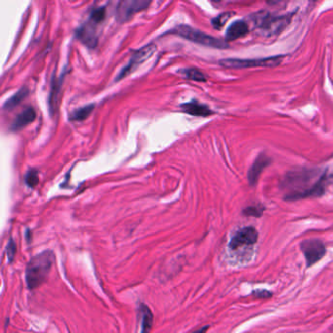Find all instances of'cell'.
I'll use <instances>...</instances> for the list:
<instances>
[{
    "mask_svg": "<svg viewBox=\"0 0 333 333\" xmlns=\"http://www.w3.org/2000/svg\"><path fill=\"white\" fill-rule=\"evenodd\" d=\"M180 108L183 113L190 116L208 117L214 114L207 105H204L197 101L185 103L180 106Z\"/></svg>",
    "mask_w": 333,
    "mask_h": 333,
    "instance_id": "obj_12",
    "label": "cell"
},
{
    "mask_svg": "<svg viewBox=\"0 0 333 333\" xmlns=\"http://www.w3.org/2000/svg\"><path fill=\"white\" fill-rule=\"evenodd\" d=\"M77 37L90 48H94L98 44V36H97L96 27L91 22L83 25L77 30Z\"/></svg>",
    "mask_w": 333,
    "mask_h": 333,
    "instance_id": "obj_11",
    "label": "cell"
},
{
    "mask_svg": "<svg viewBox=\"0 0 333 333\" xmlns=\"http://www.w3.org/2000/svg\"><path fill=\"white\" fill-rule=\"evenodd\" d=\"M321 175L318 172L313 171H297L286 175V178L284 180V188L288 192L285 199L295 201L322 194L324 191V176L312 182V180L317 179Z\"/></svg>",
    "mask_w": 333,
    "mask_h": 333,
    "instance_id": "obj_1",
    "label": "cell"
},
{
    "mask_svg": "<svg viewBox=\"0 0 333 333\" xmlns=\"http://www.w3.org/2000/svg\"><path fill=\"white\" fill-rule=\"evenodd\" d=\"M150 1L145 0H125L118 3L116 8V20L119 23H125L135 14L146 9Z\"/></svg>",
    "mask_w": 333,
    "mask_h": 333,
    "instance_id": "obj_7",
    "label": "cell"
},
{
    "mask_svg": "<svg viewBox=\"0 0 333 333\" xmlns=\"http://www.w3.org/2000/svg\"><path fill=\"white\" fill-rule=\"evenodd\" d=\"M249 30L248 25L245 21L239 20L233 22L226 30L225 34V41H233L236 39H241L247 36Z\"/></svg>",
    "mask_w": 333,
    "mask_h": 333,
    "instance_id": "obj_13",
    "label": "cell"
},
{
    "mask_svg": "<svg viewBox=\"0 0 333 333\" xmlns=\"http://www.w3.org/2000/svg\"><path fill=\"white\" fill-rule=\"evenodd\" d=\"M254 295H256L259 298H268V297L271 296V293L268 292V291L261 290V291H256V292H254Z\"/></svg>",
    "mask_w": 333,
    "mask_h": 333,
    "instance_id": "obj_24",
    "label": "cell"
},
{
    "mask_svg": "<svg viewBox=\"0 0 333 333\" xmlns=\"http://www.w3.org/2000/svg\"><path fill=\"white\" fill-rule=\"evenodd\" d=\"M284 56H275L260 59H223L219 63L227 69H250V68H271L281 64Z\"/></svg>",
    "mask_w": 333,
    "mask_h": 333,
    "instance_id": "obj_5",
    "label": "cell"
},
{
    "mask_svg": "<svg viewBox=\"0 0 333 333\" xmlns=\"http://www.w3.org/2000/svg\"><path fill=\"white\" fill-rule=\"evenodd\" d=\"M54 253L51 250L43 251L33 257L26 267L25 278L30 289L37 288L46 280L54 263Z\"/></svg>",
    "mask_w": 333,
    "mask_h": 333,
    "instance_id": "obj_2",
    "label": "cell"
},
{
    "mask_svg": "<svg viewBox=\"0 0 333 333\" xmlns=\"http://www.w3.org/2000/svg\"><path fill=\"white\" fill-rule=\"evenodd\" d=\"M301 250L306 259L307 266H313L326 253V247L321 240L310 239L301 243Z\"/></svg>",
    "mask_w": 333,
    "mask_h": 333,
    "instance_id": "obj_8",
    "label": "cell"
},
{
    "mask_svg": "<svg viewBox=\"0 0 333 333\" xmlns=\"http://www.w3.org/2000/svg\"><path fill=\"white\" fill-rule=\"evenodd\" d=\"M270 162H271V159L267 155H265V154L258 155V157L255 159V161L253 162V164L248 170L247 178H248V182H249L250 186H254L257 183L260 174L266 167L270 164Z\"/></svg>",
    "mask_w": 333,
    "mask_h": 333,
    "instance_id": "obj_10",
    "label": "cell"
},
{
    "mask_svg": "<svg viewBox=\"0 0 333 333\" xmlns=\"http://www.w3.org/2000/svg\"><path fill=\"white\" fill-rule=\"evenodd\" d=\"M208 329H209V326H205V327H203V328L199 329V330L195 331L194 333H206L207 332V330H208Z\"/></svg>",
    "mask_w": 333,
    "mask_h": 333,
    "instance_id": "obj_25",
    "label": "cell"
},
{
    "mask_svg": "<svg viewBox=\"0 0 333 333\" xmlns=\"http://www.w3.org/2000/svg\"><path fill=\"white\" fill-rule=\"evenodd\" d=\"M181 74L187 79L199 81V82H204V81H207V79H208L207 76L197 69H185L181 71Z\"/></svg>",
    "mask_w": 333,
    "mask_h": 333,
    "instance_id": "obj_18",
    "label": "cell"
},
{
    "mask_svg": "<svg viewBox=\"0 0 333 333\" xmlns=\"http://www.w3.org/2000/svg\"><path fill=\"white\" fill-rule=\"evenodd\" d=\"M232 15H234L233 12H224V13L218 15L216 18L212 19V21H211L212 26L215 29H220L227 23V21L232 17Z\"/></svg>",
    "mask_w": 333,
    "mask_h": 333,
    "instance_id": "obj_20",
    "label": "cell"
},
{
    "mask_svg": "<svg viewBox=\"0 0 333 333\" xmlns=\"http://www.w3.org/2000/svg\"><path fill=\"white\" fill-rule=\"evenodd\" d=\"M264 208L262 206H249L244 210V214L247 216H253V217H260L263 213Z\"/></svg>",
    "mask_w": 333,
    "mask_h": 333,
    "instance_id": "obj_21",
    "label": "cell"
},
{
    "mask_svg": "<svg viewBox=\"0 0 333 333\" xmlns=\"http://www.w3.org/2000/svg\"><path fill=\"white\" fill-rule=\"evenodd\" d=\"M251 21L262 34L266 36H272L284 28V26L288 23V17L275 16L267 11H261L252 15Z\"/></svg>",
    "mask_w": 333,
    "mask_h": 333,
    "instance_id": "obj_4",
    "label": "cell"
},
{
    "mask_svg": "<svg viewBox=\"0 0 333 333\" xmlns=\"http://www.w3.org/2000/svg\"><path fill=\"white\" fill-rule=\"evenodd\" d=\"M140 313H141V319H142L141 333H148L149 330L151 329L152 323H153L152 312L150 311V309L147 306L141 305L140 306Z\"/></svg>",
    "mask_w": 333,
    "mask_h": 333,
    "instance_id": "obj_15",
    "label": "cell"
},
{
    "mask_svg": "<svg viewBox=\"0 0 333 333\" xmlns=\"http://www.w3.org/2000/svg\"><path fill=\"white\" fill-rule=\"evenodd\" d=\"M258 232L253 227H247L237 231L232 238L229 246L231 249H237L242 246L253 245L257 243Z\"/></svg>",
    "mask_w": 333,
    "mask_h": 333,
    "instance_id": "obj_9",
    "label": "cell"
},
{
    "mask_svg": "<svg viewBox=\"0 0 333 333\" xmlns=\"http://www.w3.org/2000/svg\"><path fill=\"white\" fill-rule=\"evenodd\" d=\"M25 183L29 187H34L38 183V173L36 170H29L25 176Z\"/></svg>",
    "mask_w": 333,
    "mask_h": 333,
    "instance_id": "obj_22",
    "label": "cell"
},
{
    "mask_svg": "<svg viewBox=\"0 0 333 333\" xmlns=\"http://www.w3.org/2000/svg\"><path fill=\"white\" fill-rule=\"evenodd\" d=\"M35 117H36V112L34 111V109H32V108L25 109L23 113H21L19 116H17V118L13 122V130H19V129L25 127L27 124L34 121Z\"/></svg>",
    "mask_w": 333,
    "mask_h": 333,
    "instance_id": "obj_14",
    "label": "cell"
},
{
    "mask_svg": "<svg viewBox=\"0 0 333 333\" xmlns=\"http://www.w3.org/2000/svg\"><path fill=\"white\" fill-rule=\"evenodd\" d=\"M155 51H156V45L153 43H150L148 45H145L144 47L140 48L139 50L135 52V54L130 59L128 64L124 69H122V71L117 76L115 80L116 81L121 80V79H123L124 77L131 75L140 64H142L143 62H145L150 57H152Z\"/></svg>",
    "mask_w": 333,
    "mask_h": 333,
    "instance_id": "obj_6",
    "label": "cell"
},
{
    "mask_svg": "<svg viewBox=\"0 0 333 333\" xmlns=\"http://www.w3.org/2000/svg\"><path fill=\"white\" fill-rule=\"evenodd\" d=\"M105 11H106V8L104 6H100V7H97L95 9H93L90 14L89 22H91L95 26L99 25L105 19Z\"/></svg>",
    "mask_w": 333,
    "mask_h": 333,
    "instance_id": "obj_19",
    "label": "cell"
},
{
    "mask_svg": "<svg viewBox=\"0 0 333 333\" xmlns=\"http://www.w3.org/2000/svg\"><path fill=\"white\" fill-rule=\"evenodd\" d=\"M27 94H28V89L25 88V87L19 90L17 93H15V95H13L10 99H8L5 102V104H4V109L11 110L14 107L18 106L27 96Z\"/></svg>",
    "mask_w": 333,
    "mask_h": 333,
    "instance_id": "obj_16",
    "label": "cell"
},
{
    "mask_svg": "<svg viewBox=\"0 0 333 333\" xmlns=\"http://www.w3.org/2000/svg\"><path fill=\"white\" fill-rule=\"evenodd\" d=\"M168 34H173L175 36H178L182 39H187L189 41L195 42L198 44L209 46L212 48H218V49H226L229 47V44L223 40V39H217L214 37H211L208 34H205L199 29H196L192 26H176L172 30H170Z\"/></svg>",
    "mask_w": 333,
    "mask_h": 333,
    "instance_id": "obj_3",
    "label": "cell"
},
{
    "mask_svg": "<svg viewBox=\"0 0 333 333\" xmlns=\"http://www.w3.org/2000/svg\"><path fill=\"white\" fill-rule=\"evenodd\" d=\"M94 109H95L94 104L87 105L85 107L77 109L70 115V119L74 121H82V120L86 119L87 117L92 114Z\"/></svg>",
    "mask_w": 333,
    "mask_h": 333,
    "instance_id": "obj_17",
    "label": "cell"
},
{
    "mask_svg": "<svg viewBox=\"0 0 333 333\" xmlns=\"http://www.w3.org/2000/svg\"><path fill=\"white\" fill-rule=\"evenodd\" d=\"M6 251H7V256H8L9 261H12L13 257L15 255V252H16V245L13 243V241H10L7 244Z\"/></svg>",
    "mask_w": 333,
    "mask_h": 333,
    "instance_id": "obj_23",
    "label": "cell"
}]
</instances>
